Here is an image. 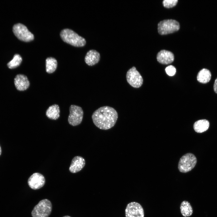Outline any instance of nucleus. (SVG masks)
<instances>
[{
  "mask_svg": "<svg viewBox=\"0 0 217 217\" xmlns=\"http://www.w3.org/2000/svg\"><path fill=\"white\" fill-rule=\"evenodd\" d=\"M22 61V58L18 54L15 55L13 59L7 64V66L10 69H13L19 66Z\"/></svg>",
  "mask_w": 217,
  "mask_h": 217,
  "instance_id": "aec40b11",
  "label": "nucleus"
},
{
  "mask_svg": "<svg viewBox=\"0 0 217 217\" xmlns=\"http://www.w3.org/2000/svg\"><path fill=\"white\" fill-rule=\"evenodd\" d=\"M62 217H71L69 216H68V215H65V216H64Z\"/></svg>",
  "mask_w": 217,
  "mask_h": 217,
  "instance_id": "393cba45",
  "label": "nucleus"
},
{
  "mask_svg": "<svg viewBox=\"0 0 217 217\" xmlns=\"http://www.w3.org/2000/svg\"><path fill=\"white\" fill-rule=\"evenodd\" d=\"M100 58V54L94 50H89L85 57V61L89 66H92L97 64Z\"/></svg>",
  "mask_w": 217,
  "mask_h": 217,
  "instance_id": "4468645a",
  "label": "nucleus"
},
{
  "mask_svg": "<svg viewBox=\"0 0 217 217\" xmlns=\"http://www.w3.org/2000/svg\"><path fill=\"white\" fill-rule=\"evenodd\" d=\"M179 23L172 19L165 20L160 21L158 25L159 33L162 35L172 33L180 29Z\"/></svg>",
  "mask_w": 217,
  "mask_h": 217,
  "instance_id": "39448f33",
  "label": "nucleus"
},
{
  "mask_svg": "<svg viewBox=\"0 0 217 217\" xmlns=\"http://www.w3.org/2000/svg\"><path fill=\"white\" fill-rule=\"evenodd\" d=\"M197 162V159L194 154L190 153H187L180 159L178 168L180 172L187 173L195 167Z\"/></svg>",
  "mask_w": 217,
  "mask_h": 217,
  "instance_id": "20e7f679",
  "label": "nucleus"
},
{
  "mask_svg": "<svg viewBox=\"0 0 217 217\" xmlns=\"http://www.w3.org/2000/svg\"><path fill=\"white\" fill-rule=\"evenodd\" d=\"M27 183L29 187L32 189L38 190L44 186L45 183V179L41 174L35 173L29 178Z\"/></svg>",
  "mask_w": 217,
  "mask_h": 217,
  "instance_id": "9d476101",
  "label": "nucleus"
},
{
  "mask_svg": "<svg viewBox=\"0 0 217 217\" xmlns=\"http://www.w3.org/2000/svg\"><path fill=\"white\" fill-rule=\"evenodd\" d=\"M52 209L51 201L47 199L41 200L34 207L31 212L32 217H48Z\"/></svg>",
  "mask_w": 217,
  "mask_h": 217,
  "instance_id": "7ed1b4c3",
  "label": "nucleus"
},
{
  "mask_svg": "<svg viewBox=\"0 0 217 217\" xmlns=\"http://www.w3.org/2000/svg\"><path fill=\"white\" fill-rule=\"evenodd\" d=\"M13 31L16 37L20 40L25 42H29L34 39L33 35L24 24L18 23L14 25Z\"/></svg>",
  "mask_w": 217,
  "mask_h": 217,
  "instance_id": "423d86ee",
  "label": "nucleus"
},
{
  "mask_svg": "<svg viewBox=\"0 0 217 217\" xmlns=\"http://www.w3.org/2000/svg\"><path fill=\"white\" fill-rule=\"evenodd\" d=\"M118 114L113 108L107 106L101 107L93 113L92 118L95 125L99 129L107 130L113 127L118 118Z\"/></svg>",
  "mask_w": 217,
  "mask_h": 217,
  "instance_id": "f257e3e1",
  "label": "nucleus"
},
{
  "mask_svg": "<svg viewBox=\"0 0 217 217\" xmlns=\"http://www.w3.org/2000/svg\"><path fill=\"white\" fill-rule=\"evenodd\" d=\"M157 59L159 63L163 64H167L173 62L174 56L172 52L163 50H161L157 54Z\"/></svg>",
  "mask_w": 217,
  "mask_h": 217,
  "instance_id": "f8f14e48",
  "label": "nucleus"
},
{
  "mask_svg": "<svg viewBox=\"0 0 217 217\" xmlns=\"http://www.w3.org/2000/svg\"><path fill=\"white\" fill-rule=\"evenodd\" d=\"M126 217H144V211L141 205L136 202H132L127 205L125 210Z\"/></svg>",
  "mask_w": 217,
  "mask_h": 217,
  "instance_id": "1a4fd4ad",
  "label": "nucleus"
},
{
  "mask_svg": "<svg viewBox=\"0 0 217 217\" xmlns=\"http://www.w3.org/2000/svg\"><path fill=\"white\" fill-rule=\"evenodd\" d=\"M14 83L16 89L19 91L26 90L30 83L27 77L23 74L17 75L14 79Z\"/></svg>",
  "mask_w": 217,
  "mask_h": 217,
  "instance_id": "9b49d317",
  "label": "nucleus"
},
{
  "mask_svg": "<svg viewBox=\"0 0 217 217\" xmlns=\"http://www.w3.org/2000/svg\"><path fill=\"white\" fill-rule=\"evenodd\" d=\"M165 71L167 74L171 76H174L176 72V68L172 65H169L167 67L165 68Z\"/></svg>",
  "mask_w": 217,
  "mask_h": 217,
  "instance_id": "4be33fe9",
  "label": "nucleus"
},
{
  "mask_svg": "<svg viewBox=\"0 0 217 217\" xmlns=\"http://www.w3.org/2000/svg\"><path fill=\"white\" fill-rule=\"evenodd\" d=\"M60 36L64 42L74 46L82 47L86 43L84 38L70 29H65L62 30Z\"/></svg>",
  "mask_w": 217,
  "mask_h": 217,
  "instance_id": "f03ea898",
  "label": "nucleus"
},
{
  "mask_svg": "<svg viewBox=\"0 0 217 217\" xmlns=\"http://www.w3.org/2000/svg\"><path fill=\"white\" fill-rule=\"evenodd\" d=\"M85 165L84 159L80 156H76L72 159L69 168L70 171L72 173H76L80 170Z\"/></svg>",
  "mask_w": 217,
  "mask_h": 217,
  "instance_id": "ddd939ff",
  "label": "nucleus"
},
{
  "mask_svg": "<svg viewBox=\"0 0 217 217\" xmlns=\"http://www.w3.org/2000/svg\"><path fill=\"white\" fill-rule=\"evenodd\" d=\"M178 2V0H164L162 3L164 7L169 8L175 6Z\"/></svg>",
  "mask_w": 217,
  "mask_h": 217,
  "instance_id": "412c9836",
  "label": "nucleus"
},
{
  "mask_svg": "<svg viewBox=\"0 0 217 217\" xmlns=\"http://www.w3.org/2000/svg\"><path fill=\"white\" fill-rule=\"evenodd\" d=\"M70 114L68 119L69 123L73 126L80 124L82 122L83 112L81 107L71 105L69 108Z\"/></svg>",
  "mask_w": 217,
  "mask_h": 217,
  "instance_id": "0eeeda50",
  "label": "nucleus"
},
{
  "mask_svg": "<svg viewBox=\"0 0 217 217\" xmlns=\"http://www.w3.org/2000/svg\"><path fill=\"white\" fill-rule=\"evenodd\" d=\"M213 89L215 92L217 94V77L214 82L213 85Z\"/></svg>",
  "mask_w": 217,
  "mask_h": 217,
  "instance_id": "5701e85b",
  "label": "nucleus"
},
{
  "mask_svg": "<svg viewBox=\"0 0 217 217\" xmlns=\"http://www.w3.org/2000/svg\"><path fill=\"white\" fill-rule=\"evenodd\" d=\"M126 78L128 83L134 88H139L143 83L142 77L135 67H133L127 71Z\"/></svg>",
  "mask_w": 217,
  "mask_h": 217,
  "instance_id": "6e6552de",
  "label": "nucleus"
},
{
  "mask_svg": "<svg viewBox=\"0 0 217 217\" xmlns=\"http://www.w3.org/2000/svg\"><path fill=\"white\" fill-rule=\"evenodd\" d=\"M211 77V74L208 69L203 68L198 72L197 76V80L200 83H206L209 81Z\"/></svg>",
  "mask_w": 217,
  "mask_h": 217,
  "instance_id": "f3484780",
  "label": "nucleus"
},
{
  "mask_svg": "<svg viewBox=\"0 0 217 217\" xmlns=\"http://www.w3.org/2000/svg\"><path fill=\"white\" fill-rule=\"evenodd\" d=\"M59 107L57 104L49 106L46 112V115L50 119L56 120L60 117Z\"/></svg>",
  "mask_w": 217,
  "mask_h": 217,
  "instance_id": "dca6fc26",
  "label": "nucleus"
},
{
  "mask_svg": "<svg viewBox=\"0 0 217 217\" xmlns=\"http://www.w3.org/2000/svg\"><path fill=\"white\" fill-rule=\"evenodd\" d=\"M209 126V122L207 120L203 119L196 121L193 124V127L196 132L202 133L207 130Z\"/></svg>",
  "mask_w": 217,
  "mask_h": 217,
  "instance_id": "2eb2a0df",
  "label": "nucleus"
},
{
  "mask_svg": "<svg viewBox=\"0 0 217 217\" xmlns=\"http://www.w3.org/2000/svg\"><path fill=\"white\" fill-rule=\"evenodd\" d=\"M46 71L47 73L50 74L54 72L57 66V62L54 58L49 57L46 60Z\"/></svg>",
  "mask_w": 217,
  "mask_h": 217,
  "instance_id": "6ab92c4d",
  "label": "nucleus"
},
{
  "mask_svg": "<svg viewBox=\"0 0 217 217\" xmlns=\"http://www.w3.org/2000/svg\"><path fill=\"white\" fill-rule=\"evenodd\" d=\"M180 209L181 214L184 217L190 216L193 213L192 207L190 203L187 201L184 200L181 202Z\"/></svg>",
  "mask_w": 217,
  "mask_h": 217,
  "instance_id": "a211bd4d",
  "label": "nucleus"
},
{
  "mask_svg": "<svg viewBox=\"0 0 217 217\" xmlns=\"http://www.w3.org/2000/svg\"><path fill=\"white\" fill-rule=\"evenodd\" d=\"M1 153H2V150H1V146H0V156L1 155Z\"/></svg>",
  "mask_w": 217,
  "mask_h": 217,
  "instance_id": "b1692460",
  "label": "nucleus"
}]
</instances>
